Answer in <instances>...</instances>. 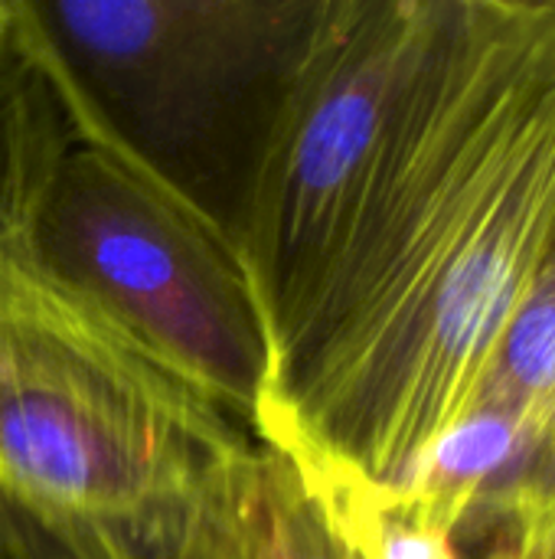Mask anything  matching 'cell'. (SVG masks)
<instances>
[{
	"label": "cell",
	"mask_w": 555,
	"mask_h": 559,
	"mask_svg": "<svg viewBox=\"0 0 555 559\" xmlns=\"http://www.w3.org/2000/svg\"><path fill=\"white\" fill-rule=\"evenodd\" d=\"M555 416V3L422 0L379 134L268 334L255 439L396 501L478 413Z\"/></svg>",
	"instance_id": "6da1fadb"
},
{
	"label": "cell",
	"mask_w": 555,
	"mask_h": 559,
	"mask_svg": "<svg viewBox=\"0 0 555 559\" xmlns=\"http://www.w3.org/2000/svg\"><path fill=\"white\" fill-rule=\"evenodd\" d=\"M23 216L0 229V491L101 559H239L265 445L49 272Z\"/></svg>",
	"instance_id": "7a4b0ae2"
},
{
	"label": "cell",
	"mask_w": 555,
	"mask_h": 559,
	"mask_svg": "<svg viewBox=\"0 0 555 559\" xmlns=\"http://www.w3.org/2000/svg\"><path fill=\"white\" fill-rule=\"evenodd\" d=\"M23 10L62 111L26 246L255 436L268 344L226 229L95 118Z\"/></svg>",
	"instance_id": "3957f363"
},
{
	"label": "cell",
	"mask_w": 555,
	"mask_h": 559,
	"mask_svg": "<svg viewBox=\"0 0 555 559\" xmlns=\"http://www.w3.org/2000/svg\"><path fill=\"white\" fill-rule=\"evenodd\" d=\"M314 3L59 0L26 7L95 118L229 229Z\"/></svg>",
	"instance_id": "277c9868"
},
{
	"label": "cell",
	"mask_w": 555,
	"mask_h": 559,
	"mask_svg": "<svg viewBox=\"0 0 555 559\" xmlns=\"http://www.w3.org/2000/svg\"><path fill=\"white\" fill-rule=\"evenodd\" d=\"M422 0H317L229 242L265 344L311 278L379 134Z\"/></svg>",
	"instance_id": "5b68a950"
},
{
	"label": "cell",
	"mask_w": 555,
	"mask_h": 559,
	"mask_svg": "<svg viewBox=\"0 0 555 559\" xmlns=\"http://www.w3.org/2000/svg\"><path fill=\"white\" fill-rule=\"evenodd\" d=\"M491 524L487 559H550L555 554V419L536 445L478 501L468 521ZM464 521V524H468ZM461 524V527H464ZM458 527V531H461Z\"/></svg>",
	"instance_id": "8992f818"
},
{
	"label": "cell",
	"mask_w": 555,
	"mask_h": 559,
	"mask_svg": "<svg viewBox=\"0 0 555 559\" xmlns=\"http://www.w3.org/2000/svg\"><path fill=\"white\" fill-rule=\"evenodd\" d=\"M0 559H98L36 511L0 491Z\"/></svg>",
	"instance_id": "52a82bcc"
},
{
	"label": "cell",
	"mask_w": 555,
	"mask_h": 559,
	"mask_svg": "<svg viewBox=\"0 0 555 559\" xmlns=\"http://www.w3.org/2000/svg\"><path fill=\"white\" fill-rule=\"evenodd\" d=\"M16 29V3H0V46L13 36Z\"/></svg>",
	"instance_id": "ba28073f"
},
{
	"label": "cell",
	"mask_w": 555,
	"mask_h": 559,
	"mask_svg": "<svg viewBox=\"0 0 555 559\" xmlns=\"http://www.w3.org/2000/svg\"><path fill=\"white\" fill-rule=\"evenodd\" d=\"M550 559H555V554H553V557H550Z\"/></svg>",
	"instance_id": "9c48e42d"
}]
</instances>
